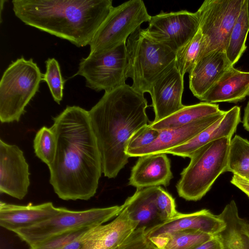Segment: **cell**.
Returning <instances> with one entry per match:
<instances>
[{"label":"cell","mask_w":249,"mask_h":249,"mask_svg":"<svg viewBox=\"0 0 249 249\" xmlns=\"http://www.w3.org/2000/svg\"><path fill=\"white\" fill-rule=\"evenodd\" d=\"M57 136L53 162L49 166L50 183L64 200H88L96 193L102 172L97 141L89 111L67 106L53 118Z\"/></svg>","instance_id":"1"},{"label":"cell","mask_w":249,"mask_h":249,"mask_svg":"<svg viewBox=\"0 0 249 249\" xmlns=\"http://www.w3.org/2000/svg\"><path fill=\"white\" fill-rule=\"evenodd\" d=\"M147 107L144 94L125 84L105 92L89 111L105 177L115 178L128 162V142L134 133L148 124Z\"/></svg>","instance_id":"2"},{"label":"cell","mask_w":249,"mask_h":249,"mask_svg":"<svg viewBox=\"0 0 249 249\" xmlns=\"http://www.w3.org/2000/svg\"><path fill=\"white\" fill-rule=\"evenodd\" d=\"M15 15L25 24L67 40L89 45L108 16L112 0H13Z\"/></svg>","instance_id":"3"},{"label":"cell","mask_w":249,"mask_h":249,"mask_svg":"<svg viewBox=\"0 0 249 249\" xmlns=\"http://www.w3.org/2000/svg\"><path fill=\"white\" fill-rule=\"evenodd\" d=\"M127 78L131 87L144 94L150 93L154 82L175 65L176 53L149 36L145 29H137L127 39Z\"/></svg>","instance_id":"4"},{"label":"cell","mask_w":249,"mask_h":249,"mask_svg":"<svg viewBox=\"0 0 249 249\" xmlns=\"http://www.w3.org/2000/svg\"><path fill=\"white\" fill-rule=\"evenodd\" d=\"M231 138H222L197 150L180 174L176 185L178 196L188 201L201 199L222 173L226 172Z\"/></svg>","instance_id":"5"},{"label":"cell","mask_w":249,"mask_h":249,"mask_svg":"<svg viewBox=\"0 0 249 249\" xmlns=\"http://www.w3.org/2000/svg\"><path fill=\"white\" fill-rule=\"evenodd\" d=\"M43 74L32 58L23 56L9 65L0 81V120L18 122L38 91Z\"/></svg>","instance_id":"6"},{"label":"cell","mask_w":249,"mask_h":249,"mask_svg":"<svg viewBox=\"0 0 249 249\" xmlns=\"http://www.w3.org/2000/svg\"><path fill=\"white\" fill-rule=\"evenodd\" d=\"M123 208V205L82 211L62 207L56 215L14 232L30 247L59 235L103 224L117 216Z\"/></svg>","instance_id":"7"},{"label":"cell","mask_w":249,"mask_h":249,"mask_svg":"<svg viewBox=\"0 0 249 249\" xmlns=\"http://www.w3.org/2000/svg\"><path fill=\"white\" fill-rule=\"evenodd\" d=\"M151 17L142 0H131L113 6L89 44V54L101 53L126 42Z\"/></svg>","instance_id":"8"},{"label":"cell","mask_w":249,"mask_h":249,"mask_svg":"<svg viewBox=\"0 0 249 249\" xmlns=\"http://www.w3.org/2000/svg\"><path fill=\"white\" fill-rule=\"evenodd\" d=\"M243 1L244 0L203 1L196 12L203 37V50L199 59L213 51H226Z\"/></svg>","instance_id":"9"},{"label":"cell","mask_w":249,"mask_h":249,"mask_svg":"<svg viewBox=\"0 0 249 249\" xmlns=\"http://www.w3.org/2000/svg\"><path fill=\"white\" fill-rule=\"evenodd\" d=\"M126 42L109 51L82 58L74 76H83L86 86L97 92L109 91L125 85L128 66Z\"/></svg>","instance_id":"10"},{"label":"cell","mask_w":249,"mask_h":249,"mask_svg":"<svg viewBox=\"0 0 249 249\" xmlns=\"http://www.w3.org/2000/svg\"><path fill=\"white\" fill-rule=\"evenodd\" d=\"M199 28L196 12L186 10L164 12L151 16L145 30L157 42L175 53L197 32Z\"/></svg>","instance_id":"11"},{"label":"cell","mask_w":249,"mask_h":249,"mask_svg":"<svg viewBox=\"0 0 249 249\" xmlns=\"http://www.w3.org/2000/svg\"><path fill=\"white\" fill-rule=\"evenodd\" d=\"M29 165L17 146L0 140V192L18 199L27 194L30 186Z\"/></svg>","instance_id":"12"},{"label":"cell","mask_w":249,"mask_h":249,"mask_svg":"<svg viewBox=\"0 0 249 249\" xmlns=\"http://www.w3.org/2000/svg\"><path fill=\"white\" fill-rule=\"evenodd\" d=\"M226 227L224 221L210 210L202 209L195 212L178 213L173 218L145 230L150 240L163 239L180 231L196 230L212 235L219 234Z\"/></svg>","instance_id":"13"},{"label":"cell","mask_w":249,"mask_h":249,"mask_svg":"<svg viewBox=\"0 0 249 249\" xmlns=\"http://www.w3.org/2000/svg\"><path fill=\"white\" fill-rule=\"evenodd\" d=\"M138 227L124 207L112 221L87 230L81 236V249H121Z\"/></svg>","instance_id":"14"},{"label":"cell","mask_w":249,"mask_h":249,"mask_svg":"<svg viewBox=\"0 0 249 249\" xmlns=\"http://www.w3.org/2000/svg\"><path fill=\"white\" fill-rule=\"evenodd\" d=\"M184 77L174 65L152 86L149 94L155 115L153 122L162 120L184 107L182 103Z\"/></svg>","instance_id":"15"},{"label":"cell","mask_w":249,"mask_h":249,"mask_svg":"<svg viewBox=\"0 0 249 249\" xmlns=\"http://www.w3.org/2000/svg\"><path fill=\"white\" fill-rule=\"evenodd\" d=\"M226 111L196 120L174 128L160 130L158 138L151 144L126 153L129 157L165 153L168 150L183 144L222 118Z\"/></svg>","instance_id":"16"},{"label":"cell","mask_w":249,"mask_h":249,"mask_svg":"<svg viewBox=\"0 0 249 249\" xmlns=\"http://www.w3.org/2000/svg\"><path fill=\"white\" fill-rule=\"evenodd\" d=\"M62 207L48 202L37 205H20L0 202V225L14 232L49 219L59 214Z\"/></svg>","instance_id":"17"},{"label":"cell","mask_w":249,"mask_h":249,"mask_svg":"<svg viewBox=\"0 0 249 249\" xmlns=\"http://www.w3.org/2000/svg\"><path fill=\"white\" fill-rule=\"evenodd\" d=\"M240 122V107L235 106L192 139L168 150L165 154L190 158L197 150L210 142L225 137L231 139Z\"/></svg>","instance_id":"18"},{"label":"cell","mask_w":249,"mask_h":249,"mask_svg":"<svg viewBox=\"0 0 249 249\" xmlns=\"http://www.w3.org/2000/svg\"><path fill=\"white\" fill-rule=\"evenodd\" d=\"M173 178L166 154L146 155L139 157L131 169L128 184L137 189L160 185L166 187Z\"/></svg>","instance_id":"19"},{"label":"cell","mask_w":249,"mask_h":249,"mask_svg":"<svg viewBox=\"0 0 249 249\" xmlns=\"http://www.w3.org/2000/svg\"><path fill=\"white\" fill-rule=\"evenodd\" d=\"M225 51H213L201 57L189 73V88L199 100L230 67Z\"/></svg>","instance_id":"20"},{"label":"cell","mask_w":249,"mask_h":249,"mask_svg":"<svg viewBox=\"0 0 249 249\" xmlns=\"http://www.w3.org/2000/svg\"><path fill=\"white\" fill-rule=\"evenodd\" d=\"M249 96V71L230 67L199 99L211 104L237 103Z\"/></svg>","instance_id":"21"},{"label":"cell","mask_w":249,"mask_h":249,"mask_svg":"<svg viewBox=\"0 0 249 249\" xmlns=\"http://www.w3.org/2000/svg\"><path fill=\"white\" fill-rule=\"evenodd\" d=\"M158 186L137 189L123 204L130 218L145 230L162 223L155 202Z\"/></svg>","instance_id":"22"},{"label":"cell","mask_w":249,"mask_h":249,"mask_svg":"<svg viewBox=\"0 0 249 249\" xmlns=\"http://www.w3.org/2000/svg\"><path fill=\"white\" fill-rule=\"evenodd\" d=\"M218 215L226 224L218 234L224 249H249V223L239 215L234 200L227 204Z\"/></svg>","instance_id":"23"},{"label":"cell","mask_w":249,"mask_h":249,"mask_svg":"<svg viewBox=\"0 0 249 249\" xmlns=\"http://www.w3.org/2000/svg\"><path fill=\"white\" fill-rule=\"evenodd\" d=\"M219 105L201 102L184 107L171 115L157 122H152L150 127L164 130L180 127L220 112Z\"/></svg>","instance_id":"24"},{"label":"cell","mask_w":249,"mask_h":249,"mask_svg":"<svg viewBox=\"0 0 249 249\" xmlns=\"http://www.w3.org/2000/svg\"><path fill=\"white\" fill-rule=\"evenodd\" d=\"M249 31L247 0H244L239 15L231 32L225 51L226 55L232 66L238 61L246 50V42Z\"/></svg>","instance_id":"25"},{"label":"cell","mask_w":249,"mask_h":249,"mask_svg":"<svg viewBox=\"0 0 249 249\" xmlns=\"http://www.w3.org/2000/svg\"><path fill=\"white\" fill-rule=\"evenodd\" d=\"M226 172L249 180V141L239 135L230 141Z\"/></svg>","instance_id":"26"},{"label":"cell","mask_w":249,"mask_h":249,"mask_svg":"<svg viewBox=\"0 0 249 249\" xmlns=\"http://www.w3.org/2000/svg\"><path fill=\"white\" fill-rule=\"evenodd\" d=\"M214 236L196 230H183L151 241L160 249H195Z\"/></svg>","instance_id":"27"},{"label":"cell","mask_w":249,"mask_h":249,"mask_svg":"<svg viewBox=\"0 0 249 249\" xmlns=\"http://www.w3.org/2000/svg\"><path fill=\"white\" fill-rule=\"evenodd\" d=\"M203 47V37L199 28L195 36L176 52L175 66L184 77L198 60Z\"/></svg>","instance_id":"28"},{"label":"cell","mask_w":249,"mask_h":249,"mask_svg":"<svg viewBox=\"0 0 249 249\" xmlns=\"http://www.w3.org/2000/svg\"><path fill=\"white\" fill-rule=\"evenodd\" d=\"M33 147L36 156L49 167L53 162L57 148V136L53 125L44 126L37 131Z\"/></svg>","instance_id":"29"},{"label":"cell","mask_w":249,"mask_h":249,"mask_svg":"<svg viewBox=\"0 0 249 249\" xmlns=\"http://www.w3.org/2000/svg\"><path fill=\"white\" fill-rule=\"evenodd\" d=\"M45 64L46 71L43 74L42 81L47 84L53 100L60 104L63 97L65 81L61 75L59 64L54 58H49Z\"/></svg>","instance_id":"30"},{"label":"cell","mask_w":249,"mask_h":249,"mask_svg":"<svg viewBox=\"0 0 249 249\" xmlns=\"http://www.w3.org/2000/svg\"><path fill=\"white\" fill-rule=\"evenodd\" d=\"M155 202L162 223L173 218L179 213L174 198L160 186H158Z\"/></svg>","instance_id":"31"},{"label":"cell","mask_w":249,"mask_h":249,"mask_svg":"<svg viewBox=\"0 0 249 249\" xmlns=\"http://www.w3.org/2000/svg\"><path fill=\"white\" fill-rule=\"evenodd\" d=\"M159 133V130L152 128L149 124L143 126L130 137L127 143L126 153L151 144L158 138Z\"/></svg>","instance_id":"32"},{"label":"cell","mask_w":249,"mask_h":249,"mask_svg":"<svg viewBox=\"0 0 249 249\" xmlns=\"http://www.w3.org/2000/svg\"><path fill=\"white\" fill-rule=\"evenodd\" d=\"M88 229L70 232L53 237L29 247V249H62L67 244L83 234Z\"/></svg>","instance_id":"33"},{"label":"cell","mask_w":249,"mask_h":249,"mask_svg":"<svg viewBox=\"0 0 249 249\" xmlns=\"http://www.w3.org/2000/svg\"><path fill=\"white\" fill-rule=\"evenodd\" d=\"M121 249H160L145 235V228H137Z\"/></svg>","instance_id":"34"},{"label":"cell","mask_w":249,"mask_h":249,"mask_svg":"<svg viewBox=\"0 0 249 249\" xmlns=\"http://www.w3.org/2000/svg\"><path fill=\"white\" fill-rule=\"evenodd\" d=\"M231 183L242 191L249 198V180L236 175H233Z\"/></svg>","instance_id":"35"},{"label":"cell","mask_w":249,"mask_h":249,"mask_svg":"<svg viewBox=\"0 0 249 249\" xmlns=\"http://www.w3.org/2000/svg\"><path fill=\"white\" fill-rule=\"evenodd\" d=\"M195 249H224V247L218 234L203 243Z\"/></svg>","instance_id":"36"},{"label":"cell","mask_w":249,"mask_h":249,"mask_svg":"<svg viewBox=\"0 0 249 249\" xmlns=\"http://www.w3.org/2000/svg\"><path fill=\"white\" fill-rule=\"evenodd\" d=\"M82 235L69 242L62 249H81Z\"/></svg>","instance_id":"37"},{"label":"cell","mask_w":249,"mask_h":249,"mask_svg":"<svg viewBox=\"0 0 249 249\" xmlns=\"http://www.w3.org/2000/svg\"><path fill=\"white\" fill-rule=\"evenodd\" d=\"M242 124L244 129L249 132V100L244 109Z\"/></svg>","instance_id":"38"},{"label":"cell","mask_w":249,"mask_h":249,"mask_svg":"<svg viewBox=\"0 0 249 249\" xmlns=\"http://www.w3.org/2000/svg\"><path fill=\"white\" fill-rule=\"evenodd\" d=\"M6 0H1L0 1V23H1V22H2V18H1V15H2L1 13H2V8L3 7V6H4L3 4L4 3V2Z\"/></svg>","instance_id":"39"},{"label":"cell","mask_w":249,"mask_h":249,"mask_svg":"<svg viewBox=\"0 0 249 249\" xmlns=\"http://www.w3.org/2000/svg\"><path fill=\"white\" fill-rule=\"evenodd\" d=\"M247 12L248 21L249 23V0H247Z\"/></svg>","instance_id":"40"}]
</instances>
